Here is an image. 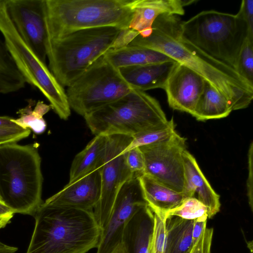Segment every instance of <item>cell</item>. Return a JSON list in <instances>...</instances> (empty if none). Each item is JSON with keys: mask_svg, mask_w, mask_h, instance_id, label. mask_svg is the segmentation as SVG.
Instances as JSON below:
<instances>
[{"mask_svg": "<svg viewBox=\"0 0 253 253\" xmlns=\"http://www.w3.org/2000/svg\"><path fill=\"white\" fill-rule=\"evenodd\" d=\"M178 15L164 14L152 25L151 34H139L128 44L160 51L200 75L222 94L232 111L247 108L253 99L251 84L230 66L212 58L183 37Z\"/></svg>", "mask_w": 253, "mask_h": 253, "instance_id": "1", "label": "cell"}, {"mask_svg": "<svg viewBox=\"0 0 253 253\" xmlns=\"http://www.w3.org/2000/svg\"><path fill=\"white\" fill-rule=\"evenodd\" d=\"M34 216L26 253H86L98 246L102 229L93 211L44 202Z\"/></svg>", "mask_w": 253, "mask_h": 253, "instance_id": "2", "label": "cell"}, {"mask_svg": "<svg viewBox=\"0 0 253 253\" xmlns=\"http://www.w3.org/2000/svg\"><path fill=\"white\" fill-rule=\"evenodd\" d=\"M38 146L16 143L0 146V199L14 214L34 215L43 203Z\"/></svg>", "mask_w": 253, "mask_h": 253, "instance_id": "3", "label": "cell"}, {"mask_svg": "<svg viewBox=\"0 0 253 253\" xmlns=\"http://www.w3.org/2000/svg\"><path fill=\"white\" fill-rule=\"evenodd\" d=\"M137 0H45L47 38L103 27L127 29Z\"/></svg>", "mask_w": 253, "mask_h": 253, "instance_id": "4", "label": "cell"}, {"mask_svg": "<svg viewBox=\"0 0 253 253\" xmlns=\"http://www.w3.org/2000/svg\"><path fill=\"white\" fill-rule=\"evenodd\" d=\"M122 29L103 27L76 31L47 38L48 68L59 84L69 86L95 61L114 48Z\"/></svg>", "mask_w": 253, "mask_h": 253, "instance_id": "5", "label": "cell"}, {"mask_svg": "<svg viewBox=\"0 0 253 253\" xmlns=\"http://www.w3.org/2000/svg\"><path fill=\"white\" fill-rule=\"evenodd\" d=\"M180 29L188 41L234 69L242 45L248 35L251 36L239 11L236 14L202 11L187 21H181Z\"/></svg>", "mask_w": 253, "mask_h": 253, "instance_id": "6", "label": "cell"}, {"mask_svg": "<svg viewBox=\"0 0 253 253\" xmlns=\"http://www.w3.org/2000/svg\"><path fill=\"white\" fill-rule=\"evenodd\" d=\"M84 118L95 135L133 136L168 121L155 98L145 91L133 88L121 98Z\"/></svg>", "mask_w": 253, "mask_h": 253, "instance_id": "7", "label": "cell"}, {"mask_svg": "<svg viewBox=\"0 0 253 253\" xmlns=\"http://www.w3.org/2000/svg\"><path fill=\"white\" fill-rule=\"evenodd\" d=\"M0 32L6 47L26 83L37 88L50 103L51 109L64 120L71 115L63 87L17 33L7 13L5 0H0Z\"/></svg>", "mask_w": 253, "mask_h": 253, "instance_id": "8", "label": "cell"}, {"mask_svg": "<svg viewBox=\"0 0 253 253\" xmlns=\"http://www.w3.org/2000/svg\"><path fill=\"white\" fill-rule=\"evenodd\" d=\"M132 89L119 69L103 55L68 86L66 92L71 109L84 117L121 98Z\"/></svg>", "mask_w": 253, "mask_h": 253, "instance_id": "9", "label": "cell"}, {"mask_svg": "<svg viewBox=\"0 0 253 253\" xmlns=\"http://www.w3.org/2000/svg\"><path fill=\"white\" fill-rule=\"evenodd\" d=\"M107 136L105 153L101 167V195L93 211L102 229L108 223L120 189L126 182L136 176L127 167L125 154L123 153L133 137L124 134H112Z\"/></svg>", "mask_w": 253, "mask_h": 253, "instance_id": "10", "label": "cell"}, {"mask_svg": "<svg viewBox=\"0 0 253 253\" xmlns=\"http://www.w3.org/2000/svg\"><path fill=\"white\" fill-rule=\"evenodd\" d=\"M139 148L144 156V174L182 192L184 183L183 153L186 150V139L176 132L165 140Z\"/></svg>", "mask_w": 253, "mask_h": 253, "instance_id": "11", "label": "cell"}, {"mask_svg": "<svg viewBox=\"0 0 253 253\" xmlns=\"http://www.w3.org/2000/svg\"><path fill=\"white\" fill-rule=\"evenodd\" d=\"M147 205L140 177L134 176L126 182L116 196L108 223L102 229L96 253H112L122 243L126 223L139 209Z\"/></svg>", "mask_w": 253, "mask_h": 253, "instance_id": "12", "label": "cell"}, {"mask_svg": "<svg viewBox=\"0 0 253 253\" xmlns=\"http://www.w3.org/2000/svg\"><path fill=\"white\" fill-rule=\"evenodd\" d=\"M9 18L20 37L46 63L47 34L45 0H4Z\"/></svg>", "mask_w": 253, "mask_h": 253, "instance_id": "13", "label": "cell"}, {"mask_svg": "<svg viewBox=\"0 0 253 253\" xmlns=\"http://www.w3.org/2000/svg\"><path fill=\"white\" fill-rule=\"evenodd\" d=\"M205 81L198 73L178 63L165 87L169 106L174 110L192 114L202 94Z\"/></svg>", "mask_w": 253, "mask_h": 253, "instance_id": "14", "label": "cell"}, {"mask_svg": "<svg viewBox=\"0 0 253 253\" xmlns=\"http://www.w3.org/2000/svg\"><path fill=\"white\" fill-rule=\"evenodd\" d=\"M101 190V168L68 182L61 190L47 199V203L93 211Z\"/></svg>", "mask_w": 253, "mask_h": 253, "instance_id": "15", "label": "cell"}, {"mask_svg": "<svg viewBox=\"0 0 253 253\" xmlns=\"http://www.w3.org/2000/svg\"><path fill=\"white\" fill-rule=\"evenodd\" d=\"M196 0H137L128 28L137 32L143 38L152 33L156 19L164 14L182 15L184 7Z\"/></svg>", "mask_w": 253, "mask_h": 253, "instance_id": "16", "label": "cell"}, {"mask_svg": "<svg viewBox=\"0 0 253 253\" xmlns=\"http://www.w3.org/2000/svg\"><path fill=\"white\" fill-rule=\"evenodd\" d=\"M184 183L182 193L185 197H194L208 209V218H211L220 208L219 196L212 189L203 174L193 155L187 150L183 153Z\"/></svg>", "mask_w": 253, "mask_h": 253, "instance_id": "17", "label": "cell"}, {"mask_svg": "<svg viewBox=\"0 0 253 253\" xmlns=\"http://www.w3.org/2000/svg\"><path fill=\"white\" fill-rule=\"evenodd\" d=\"M154 214L148 205L139 209L124 229L122 244L126 253H151Z\"/></svg>", "mask_w": 253, "mask_h": 253, "instance_id": "18", "label": "cell"}, {"mask_svg": "<svg viewBox=\"0 0 253 253\" xmlns=\"http://www.w3.org/2000/svg\"><path fill=\"white\" fill-rule=\"evenodd\" d=\"M177 63L172 61L125 67L119 70L132 88L145 91L155 88L164 89L169 76Z\"/></svg>", "mask_w": 253, "mask_h": 253, "instance_id": "19", "label": "cell"}, {"mask_svg": "<svg viewBox=\"0 0 253 253\" xmlns=\"http://www.w3.org/2000/svg\"><path fill=\"white\" fill-rule=\"evenodd\" d=\"M104 57L117 68L174 61L165 54L146 47L129 45L111 49Z\"/></svg>", "mask_w": 253, "mask_h": 253, "instance_id": "20", "label": "cell"}, {"mask_svg": "<svg viewBox=\"0 0 253 253\" xmlns=\"http://www.w3.org/2000/svg\"><path fill=\"white\" fill-rule=\"evenodd\" d=\"M108 136L96 135L74 158L70 169L69 182L101 167Z\"/></svg>", "mask_w": 253, "mask_h": 253, "instance_id": "21", "label": "cell"}, {"mask_svg": "<svg viewBox=\"0 0 253 253\" xmlns=\"http://www.w3.org/2000/svg\"><path fill=\"white\" fill-rule=\"evenodd\" d=\"M140 181L145 200L153 212L165 215L185 198L182 192L176 191L146 174L141 176Z\"/></svg>", "mask_w": 253, "mask_h": 253, "instance_id": "22", "label": "cell"}, {"mask_svg": "<svg viewBox=\"0 0 253 253\" xmlns=\"http://www.w3.org/2000/svg\"><path fill=\"white\" fill-rule=\"evenodd\" d=\"M231 111L227 98L205 81L203 91L192 115L197 120L204 121L226 117Z\"/></svg>", "mask_w": 253, "mask_h": 253, "instance_id": "23", "label": "cell"}, {"mask_svg": "<svg viewBox=\"0 0 253 253\" xmlns=\"http://www.w3.org/2000/svg\"><path fill=\"white\" fill-rule=\"evenodd\" d=\"M194 220L169 216L166 220L167 244L165 253H188L194 243L192 229Z\"/></svg>", "mask_w": 253, "mask_h": 253, "instance_id": "24", "label": "cell"}, {"mask_svg": "<svg viewBox=\"0 0 253 253\" xmlns=\"http://www.w3.org/2000/svg\"><path fill=\"white\" fill-rule=\"evenodd\" d=\"M25 80L18 69L5 42L0 38V93H13L23 89Z\"/></svg>", "mask_w": 253, "mask_h": 253, "instance_id": "25", "label": "cell"}, {"mask_svg": "<svg viewBox=\"0 0 253 253\" xmlns=\"http://www.w3.org/2000/svg\"><path fill=\"white\" fill-rule=\"evenodd\" d=\"M50 109V105L43 101H38L36 103L35 101L30 100L28 105L17 112L19 117L13 119L12 122L21 128L29 129L35 133L41 134L46 128V123L43 117Z\"/></svg>", "mask_w": 253, "mask_h": 253, "instance_id": "26", "label": "cell"}, {"mask_svg": "<svg viewBox=\"0 0 253 253\" xmlns=\"http://www.w3.org/2000/svg\"><path fill=\"white\" fill-rule=\"evenodd\" d=\"M173 118L163 125L139 132L132 139L123 153L136 147L154 144L165 140L175 133Z\"/></svg>", "mask_w": 253, "mask_h": 253, "instance_id": "27", "label": "cell"}, {"mask_svg": "<svg viewBox=\"0 0 253 253\" xmlns=\"http://www.w3.org/2000/svg\"><path fill=\"white\" fill-rule=\"evenodd\" d=\"M235 70L253 85V36L248 35L238 53Z\"/></svg>", "mask_w": 253, "mask_h": 253, "instance_id": "28", "label": "cell"}, {"mask_svg": "<svg viewBox=\"0 0 253 253\" xmlns=\"http://www.w3.org/2000/svg\"><path fill=\"white\" fill-rule=\"evenodd\" d=\"M206 215L208 216L207 207L194 197L184 198L177 207L165 214L166 218L169 216H177L188 220H194Z\"/></svg>", "mask_w": 253, "mask_h": 253, "instance_id": "29", "label": "cell"}, {"mask_svg": "<svg viewBox=\"0 0 253 253\" xmlns=\"http://www.w3.org/2000/svg\"><path fill=\"white\" fill-rule=\"evenodd\" d=\"M154 227L151 253H165L167 244L166 217L164 214L154 212Z\"/></svg>", "mask_w": 253, "mask_h": 253, "instance_id": "30", "label": "cell"}, {"mask_svg": "<svg viewBox=\"0 0 253 253\" xmlns=\"http://www.w3.org/2000/svg\"><path fill=\"white\" fill-rule=\"evenodd\" d=\"M124 153L126 164L134 175L140 177L143 175L145 171V162L140 148H134Z\"/></svg>", "mask_w": 253, "mask_h": 253, "instance_id": "31", "label": "cell"}, {"mask_svg": "<svg viewBox=\"0 0 253 253\" xmlns=\"http://www.w3.org/2000/svg\"><path fill=\"white\" fill-rule=\"evenodd\" d=\"M31 133L29 129L20 127L13 128H0V146L17 142L28 137Z\"/></svg>", "mask_w": 253, "mask_h": 253, "instance_id": "32", "label": "cell"}, {"mask_svg": "<svg viewBox=\"0 0 253 253\" xmlns=\"http://www.w3.org/2000/svg\"><path fill=\"white\" fill-rule=\"evenodd\" d=\"M213 234L212 228L207 226L200 236L188 253H211V246Z\"/></svg>", "mask_w": 253, "mask_h": 253, "instance_id": "33", "label": "cell"}, {"mask_svg": "<svg viewBox=\"0 0 253 253\" xmlns=\"http://www.w3.org/2000/svg\"><path fill=\"white\" fill-rule=\"evenodd\" d=\"M253 144L252 142L248 152V176L247 181V196L251 210L253 209Z\"/></svg>", "mask_w": 253, "mask_h": 253, "instance_id": "34", "label": "cell"}, {"mask_svg": "<svg viewBox=\"0 0 253 253\" xmlns=\"http://www.w3.org/2000/svg\"><path fill=\"white\" fill-rule=\"evenodd\" d=\"M239 11L247 24L249 34L253 36V0H243Z\"/></svg>", "mask_w": 253, "mask_h": 253, "instance_id": "35", "label": "cell"}, {"mask_svg": "<svg viewBox=\"0 0 253 253\" xmlns=\"http://www.w3.org/2000/svg\"><path fill=\"white\" fill-rule=\"evenodd\" d=\"M208 216L199 217L194 220L192 229V238L194 244L196 242L204 228L207 226Z\"/></svg>", "mask_w": 253, "mask_h": 253, "instance_id": "36", "label": "cell"}, {"mask_svg": "<svg viewBox=\"0 0 253 253\" xmlns=\"http://www.w3.org/2000/svg\"><path fill=\"white\" fill-rule=\"evenodd\" d=\"M14 212L0 199V229L8 224L14 215Z\"/></svg>", "mask_w": 253, "mask_h": 253, "instance_id": "37", "label": "cell"}, {"mask_svg": "<svg viewBox=\"0 0 253 253\" xmlns=\"http://www.w3.org/2000/svg\"><path fill=\"white\" fill-rule=\"evenodd\" d=\"M13 118L8 116H0V128H13L20 127L12 122Z\"/></svg>", "mask_w": 253, "mask_h": 253, "instance_id": "38", "label": "cell"}, {"mask_svg": "<svg viewBox=\"0 0 253 253\" xmlns=\"http://www.w3.org/2000/svg\"><path fill=\"white\" fill-rule=\"evenodd\" d=\"M18 248L7 245L0 241V253H15Z\"/></svg>", "mask_w": 253, "mask_h": 253, "instance_id": "39", "label": "cell"}, {"mask_svg": "<svg viewBox=\"0 0 253 253\" xmlns=\"http://www.w3.org/2000/svg\"><path fill=\"white\" fill-rule=\"evenodd\" d=\"M112 253H126L122 244H120Z\"/></svg>", "mask_w": 253, "mask_h": 253, "instance_id": "40", "label": "cell"}]
</instances>
